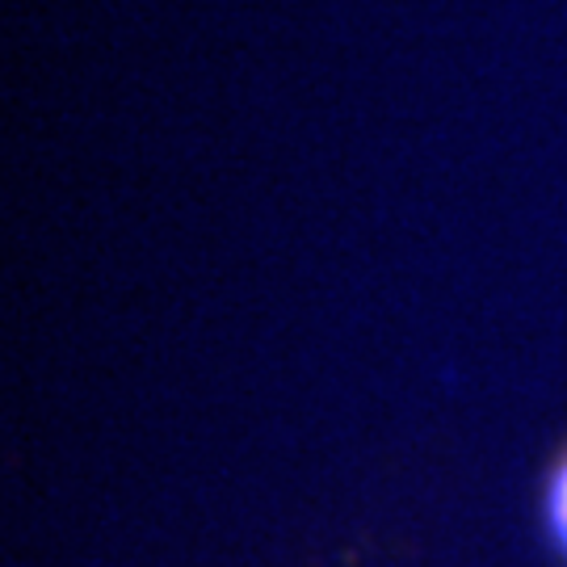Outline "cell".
<instances>
[{
    "mask_svg": "<svg viewBox=\"0 0 567 567\" xmlns=\"http://www.w3.org/2000/svg\"><path fill=\"white\" fill-rule=\"evenodd\" d=\"M547 522L550 534L559 550L567 555V450L559 454V463L550 466V480H547Z\"/></svg>",
    "mask_w": 567,
    "mask_h": 567,
    "instance_id": "cell-1",
    "label": "cell"
}]
</instances>
